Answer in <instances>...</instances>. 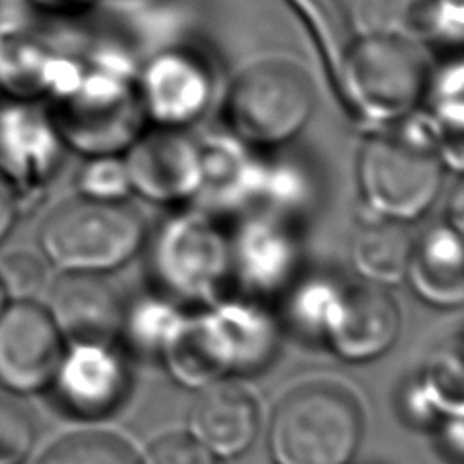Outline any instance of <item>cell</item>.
Segmentation results:
<instances>
[{"label": "cell", "instance_id": "2", "mask_svg": "<svg viewBox=\"0 0 464 464\" xmlns=\"http://www.w3.org/2000/svg\"><path fill=\"white\" fill-rule=\"evenodd\" d=\"M431 63L420 37L395 29L358 34L335 68L343 107L368 133L401 125L421 107Z\"/></svg>", "mask_w": 464, "mask_h": 464}, {"label": "cell", "instance_id": "19", "mask_svg": "<svg viewBox=\"0 0 464 464\" xmlns=\"http://www.w3.org/2000/svg\"><path fill=\"white\" fill-rule=\"evenodd\" d=\"M418 115L446 170L464 174V50L431 63Z\"/></svg>", "mask_w": 464, "mask_h": 464}, {"label": "cell", "instance_id": "23", "mask_svg": "<svg viewBox=\"0 0 464 464\" xmlns=\"http://www.w3.org/2000/svg\"><path fill=\"white\" fill-rule=\"evenodd\" d=\"M464 395V362L460 356L440 354L403 385V418L415 428L434 431L448 407Z\"/></svg>", "mask_w": 464, "mask_h": 464}, {"label": "cell", "instance_id": "11", "mask_svg": "<svg viewBox=\"0 0 464 464\" xmlns=\"http://www.w3.org/2000/svg\"><path fill=\"white\" fill-rule=\"evenodd\" d=\"M401 325V311L385 286L340 281L327 307L319 342L343 362L364 364L395 346Z\"/></svg>", "mask_w": 464, "mask_h": 464}, {"label": "cell", "instance_id": "33", "mask_svg": "<svg viewBox=\"0 0 464 464\" xmlns=\"http://www.w3.org/2000/svg\"><path fill=\"white\" fill-rule=\"evenodd\" d=\"M446 223L464 239V174L454 184L446 201Z\"/></svg>", "mask_w": 464, "mask_h": 464}, {"label": "cell", "instance_id": "12", "mask_svg": "<svg viewBox=\"0 0 464 464\" xmlns=\"http://www.w3.org/2000/svg\"><path fill=\"white\" fill-rule=\"evenodd\" d=\"M123 160L131 193L150 203H195L201 193L203 150L190 131L146 127Z\"/></svg>", "mask_w": 464, "mask_h": 464}, {"label": "cell", "instance_id": "28", "mask_svg": "<svg viewBox=\"0 0 464 464\" xmlns=\"http://www.w3.org/2000/svg\"><path fill=\"white\" fill-rule=\"evenodd\" d=\"M50 264L42 254L14 250L0 256V286L9 303L37 301L47 289Z\"/></svg>", "mask_w": 464, "mask_h": 464}, {"label": "cell", "instance_id": "17", "mask_svg": "<svg viewBox=\"0 0 464 464\" xmlns=\"http://www.w3.org/2000/svg\"><path fill=\"white\" fill-rule=\"evenodd\" d=\"M260 428V407L250 391L229 379L201 389L188 411V436L218 460L244 454Z\"/></svg>", "mask_w": 464, "mask_h": 464}, {"label": "cell", "instance_id": "27", "mask_svg": "<svg viewBox=\"0 0 464 464\" xmlns=\"http://www.w3.org/2000/svg\"><path fill=\"white\" fill-rule=\"evenodd\" d=\"M37 442V421L23 397L0 389V464H23Z\"/></svg>", "mask_w": 464, "mask_h": 464}, {"label": "cell", "instance_id": "31", "mask_svg": "<svg viewBox=\"0 0 464 464\" xmlns=\"http://www.w3.org/2000/svg\"><path fill=\"white\" fill-rule=\"evenodd\" d=\"M23 215H25V209H23L19 193L9 179L0 172V244L6 242Z\"/></svg>", "mask_w": 464, "mask_h": 464}, {"label": "cell", "instance_id": "14", "mask_svg": "<svg viewBox=\"0 0 464 464\" xmlns=\"http://www.w3.org/2000/svg\"><path fill=\"white\" fill-rule=\"evenodd\" d=\"M66 340L44 303H6L0 311V389L27 399L50 389Z\"/></svg>", "mask_w": 464, "mask_h": 464}, {"label": "cell", "instance_id": "21", "mask_svg": "<svg viewBox=\"0 0 464 464\" xmlns=\"http://www.w3.org/2000/svg\"><path fill=\"white\" fill-rule=\"evenodd\" d=\"M283 150L262 154L258 190L252 209L301 223L319 205L322 184L307 160L286 154Z\"/></svg>", "mask_w": 464, "mask_h": 464}, {"label": "cell", "instance_id": "8", "mask_svg": "<svg viewBox=\"0 0 464 464\" xmlns=\"http://www.w3.org/2000/svg\"><path fill=\"white\" fill-rule=\"evenodd\" d=\"M150 262L172 301L209 305L221 299L231 278L229 237L215 215L195 207L162 223L151 244Z\"/></svg>", "mask_w": 464, "mask_h": 464}, {"label": "cell", "instance_id": "24", "mask_svg": "<svg viewBox=\"0 0 464 464\" xmlns=\"http://www.w3.org/2000/svg\"><path fill=\"white\" fill-rule=\"evenodd\" d=\"M184 311L179 303L162 297H141L125 305L123 327L119 338H125L131 350L143 356L160 358L164 343L179 325Z\"/></svg>", "mask_w": 464, "mask_h": 464}, {"label": "cell", "instance_id": "35", "mask_svg": "<svg viewBox=\"0 0 464 464\" xmlns=\"http://www.w3.org/2000/svg\"><path fill=\"white\" fill-rule=\"evenodd\" d=\"M460 358H462V362H464V350H462V354H460Z\"/></svg>", "mask_w": 464, "mask_h": 464}, {"label": "cell", "instance_id": "13", "mask_svg": "<svg viewBox=\"0 0 464 464\" xmlns=\"http://www.w3.org/2000/svg\"><path fill=\"white\" fill-rule=\"evenodd\" d=\"M131 372L113 343H66L50 385L55 405L76 420H102L127 401Z\"/></svg>", "mask_w": 464, "mask_h": 464}, {"label": "cell", "instance_id": "18", "mask_svg": "<svg viewBox=\"0 0 464 464\" xmlns=\"http://www.w3.org/2000/svg\"><path fill=\"white\" fill-rule=\"evenodd\" d=\"M203 187L197 207L211 215L250 211L258 190L262 154L223 133L201 140Z\"/></svg>", "mask_w": 464, "mask_h": 464}, {"label": "cell", "instance_id": "32", "mask_svg": "<svg viewBox=\"0 0 464 464\" xmlns=\"http://www.w3.org/2000/svg\"><path fill=\"white\" fill-rule=\"evenodd\" d=\"M25 3L47 14L72 17V14H80L88 9H92L99 0H25Z\"/></svg>", "mask_w": 464, "mask_h": 464}, {"label": "cell", "instance_id": "22", "mask_svg": "<svg viewBox=\"0 0 464 464\" xmlns=\"http://www.w3.org/2000/svg\"><path fill=\"white\" fill-rule=\"evenodd\" d=\"M413 237L405 223L368 215L350 239V262L364 283L391 286L405 281Z\"/></svg>", "mask_w": 464, "mask_h": 464}, {"label": "cell", "instance_id": "34", "mask_svg": "<svg viewBox=\"0 0 464 464\" xmlns=\"http://www.w3.org/2000/svg\"><path fill=\"white\" fill-rule=\"evenodd\" d=\"M6 303H9V301H6V297H5V291H3V286H0V311H3V309L6 307Z\"/></svg>", "mask_w": 464, "mask_h": 464}, {"label": "cell", "instance_id": "1", "mask_svg": "<svg viewBox=\"0 0 464 464\" xmlns=\"http://www.w3.org/2000/svg\"><path fill=\"white\" fill-rule=\"evenodd\" d=\"M278 343L281 327L260 303L218 299L198 314H184L158 360L179 385L201 391L266 368Z\"/></svg>", "mask_w": 464, "mask_h": 464}, {"label": "cell", "instance_id": "20", "mask_svg": "<svg viewBox=\"0 0 464 464\" xmlns=\"http://www.w3.org/2000/svg\"><path fill=\"white\" fill-rule=\"evenodd\" d=\"M405 281L431 307L464 305V239L446 221L413 239Z\"/></svg>", "mask_w": 464, "mask_h": 464}, {"label": "cell", "instance_id": "5", "mask_svg": "<svg viewBox=\"0 0 464 464\" xmlns=\"http://www.w3.org/2000/svg\"><path fill=\"white\" fill-rule=\"evenodd\" d=\"M354 174L368 215L410 223L423 218L438 201L446 168L415 113L391 130L366 133Z\"/></svg>", "mask_w": 464, "mask_h": 464}, {"label": "cell", "instance_id": "3", "mask_svg": "<svg viewBox=\"0 0 464 464\" xmlns=\"http://www.w3.org/2000/svg\"><path fill=\"white\" fill-rule=\"evenodd\" d=\"M135 72L117 58H80L47 102L68 151L91 158L125 154L146 130Z\"/></svg>", "mask_w": 464, "mask_h": 464}, {"label": "cell", "instance_id": "6", "mask_svg": "<svg viewBox=\"0 0 464 464\" xmlns=\"http://www.w3.org/2000/svg\"><path fill=\"white\" fill-rule=\"evenodd\" d=\"M362 434V407L350 391L303 382L275 407L268 448L275 464H350Z\"/></svg>", "mask_w": 464, "mask_h": 464}, {"label": "cell", "instance_id": "4", "mask_svg": "<svg viewBox=\"0 0 464 464\" xmlns=\"http://www.w3.org/2000/svg\"><path fill=\"white\" fill-rule=\"evenodd\" d=\"M317 111V86L289 55H260L229 78L219 117L231 138L256 151L283 150L307 130Z\"/></svg>", "mask_w": 464, "mask_h": 464}, {"label": "cell", "instance_id": "9", "mask_svg": "<svg viewBox=\"0 0 464 464\" xmlns=\"http://www.w3.org/2000/svg\"><path fill=\"white\" fill-rule=\"evenodd\" d=\"M135 88L148 127L190 131L218 97V72L190 45L164 47L135 72Z\"/></svg>", "mask_w": 464, "mask_h": 464}, {"label": "cell", "instance_id": "25", "mask_svg": "<svg viewBox=\"0 0 464 464\" xmlns=\"http://www.w3.org/2000/svg\"><path fill=\"white\" fill-rule=\"evenodd\" d=\"M37 464H141V459L115 434L78 431L53 442Z\"/></svg>", "mask_w": 464, "mask_h": 464}, {"label": "cell", "instance_id": "29", "mask_svg": "<svg viewBox=\"0 0 464 464\" xmlns=\"http://www.w3.org/2000/svg\"><path fill=\"white\" fill-rule=\"evenodd\" d=\"M141 464H218V459L188 434H166L148 448Z\"/></svg>", "mask_w": 464, "mask_h": 464}, {"label": "cell", "instance_id": "16", "mask_svg": "<svg viewBox=\"0 0 464 464\" xmlns=\"http://www.w3.org/2000/svg\"><path fill=\"white\" fill-rule=\"evenodd\" d=\"M44 307L66 343H113L121 335L125 303L102 275L62 272L45 289Z\"/></svg>", "mask_w": 464, "mask_h": 464}, {"label": "cell", "instance_id": "26", "mask_svg": "<svg viewBox=\"0 0 464 464\" xmlns=\"http://www.w3.org/2000/svg\"><path fill=\"white\" fill-rule=\"evenodd\" d=\"M76 193L97 203H127L133 193L123 154L84 158L76 174Z\"/></svg>", "mask_w": 464, "mask_h": 464}, {"label": "cell", "instance_id": "15", "mask_svg": "<svg viewBox=\"0 0 464 464\" xmlns=\"http://www.w3.org/2000/svg\"><path fill=\"white\" fill-rule=\"evenodd\" d=\"M299 223L268 211H246L229 237L231 276L258 297L285 295L301 278Z\"/></svg>", "mask_w": 464, "mask_h": 464}, {"label": "cell", "instance_id": "30", "mask_svg": "<svg viewBox=\"0 0 464 464\" xmlns=\"http://www.w3.org/2000/svg\"><path fill=\"white\" fill-rule=\"evenodd\" d=\"M440 442L459 462H464V395L448 407L434 430Z\"/></svg>", "mask_w": 464, "mask_h": 464}, {"label": "cell", "instance_id": "7", "mask_svg": "<svg viewBox=\"0 0 464 464\" xmlns=\"http://www.w3.org/2000/svg\"><path fill=\"white\" fill-rule=\"evenodd\" d=\"M143 242L146 226L133 207L82 197L53 207L37 229L45 262L72 275H107L121 268Z\"/></svg>", "mask_w": 464, "mask_h": 464}, {"label": "cell", "instance_id": "10", "mask_svg": "<svg viewBox=\"0 0 464 464\" xmlns=\"http://www.w3.org/2000/svg\"><path fill=\"white\" fill-rule=\"evenodd\" d=\"M66 151L42 102L11 99L0 107V172L19 193L25 213L52 187Z\"/></svg>", "mask_w": 464, "mask_h": 464}]
</instances>
